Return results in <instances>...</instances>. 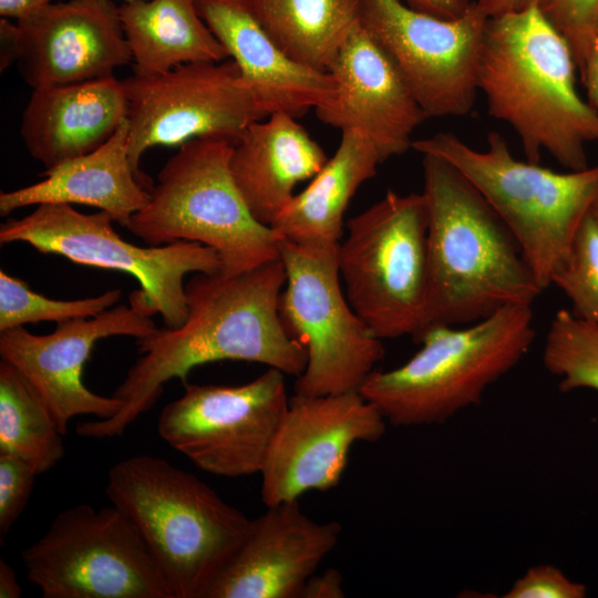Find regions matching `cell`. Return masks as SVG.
Returning <instances> with one entry per match:
<instances>
[{
    "mask_svg": "<svg viewBox=\"0 0 598 598\" xmlns=\"http://www.w3.org/2000/svg\"><path fill=\"white\" fill-rule=\"evenodd\" d=\"M38 472L27 461L0 452V540L22 514L30 498Z\"/></svg>",
    "mask_w": 598,
    "mask_h": 598,
    "instance_id": "1f68e13d",
    "label": "cell"
},
{
    "mask_svg": "<svg viewBox=\"0 0 598 598\" xmlns=\"http://www.w3.org/2000/svg\"><path fill=\"white\" fill-rule=\"evenodd\" d=\"M488 17L473 1L465 14L443 19L401 0H360V22L382 45L426 117L471 112Z\"/></svg>",
    "mask_w": 598,
    "mask_h": 598,
    "instance_id": "5bb4252c",
    "label": "cell"
},
{
    "mask_svg": "<svg viewBox=\"0 0 598 598\" xmlns=\"http://www.w3.org/2000/svg\"><path fill=\"white\" fill-rule=\"evenodd\" d=\"M537 0H475L477 7L488 17L515 12L536 4Z\"/></svg>",
    "mask_w": 598,
    "mask_h": 598,
    "instance_id": "f35d334b",
    "label": "cell"
},
{
    "mask_svg": "<svg viewBox=\"0 0 598 598\" xmlns=\"http://www.w3.org/2000/svg\"><path fill=\"white\" fill-rule=\"evenodd\" d=\"M112 221L104 210L83 214L70 204H40L29 215L1 224L0 244L21 241L41 254L132 275L140 288L131 293L130 305L150 317L159 313L167 328L181 327L188 316L185 276L219 272L218 252L186 240L140 247L125 241Z\"/></svg>",
    "mask_w": 598,
    "mask_h": 598,
    "instance_id": "9c48e42d",
    "label": "cell"
},
{
    "mask_svg": "<svg viewBox=\"0 0 598 598\" xmlns=\"http://www.w3.org/2000/svg\"><path fill=\"white\" fill-rule=\"evenodd\" d=\"M427 204V289L413 340L436 326L470 324L543 289L507 226L477 188L445 159L422 155Z\"/></svg>",
    "mask_w": 598,
    "mask_h": 598,
    "instance_id": "7a4b0ae2",
    "label": "cell"
},
{
    "mask_svg": "<svg viewBox=\"0 0 598 598\" xmlns=\"http://www.w3.org/2000/svg\"><path fill=\"white\" fill-rule=\"evenodd\" d=\"M21 595L22 589L13 568L4 559H0V598H19Z\"/></svg>",
    "mask_w": 598,
    "mask_h": 598,
    "instance_id": "ab89813d",
    "label": "cell"
},
{
    "mask_svg": "<svg viewBox=\"0 0 598 598\" xmlns=\"http://www.w3.org/2000/svg\"><path fill=\"white\" fill-rule=\"evenodd\" d=\"M597 35H598V21H597Z\"/></svg>",
    "mask_w": 598,
    "mask_h": 598,
    "instance_id": "7bdbcfd3",
    "label": "cell"
},
{
    "mask_svg": "<svg viewBox=\"0 0 598 598\" xmlns=\"http://www.w3.org/2000/svg\"><path fill=\"white\" fill-rule=\"evenodd\" d=\"M251 11L295 62L328 72L360 23V0H246Z\"/></svg>",
    "mask_w": 598,
    "mask_h": 598,
    "instance_id": "484cf974",
    "label": "cell"
},
{
    "mask_svg": "<svg viewBox=\"0 0 598 598\" xmlns=\"http://www.w3.org/2000/svg\"><path fill=\"white\" fill-rule=\"evenodd\" d=\"M328 72L336 90L329 102L315 110L321 122L363 134L383 162L412 147L413 132L427 117L390 55L361 22Z\"/></svg>",
    "mask_w": 598,
    "mask_h": 598,
    "instance_id": "ac0fdd59",
    "label": "cell"
},
{
    "mask_svg": "<svg viewBox=\"0 0 598 598\" xmlns=\"http://www.w3.org/2000/svg\"><path fill=\"white\" fill-rule=\"evenodd\" d=\"M286 279L280 258L235 276L196 274L185 285L186 321L136 340L142 355L113 394L122 401L121 410L110 419L80 423L76 433L90 439L122 435L155 404L165 383L174 378L185 382L205 363L241 360L299 377L307 351L279 315Z\"/></svg>",
    "mask_w": 598,
    "mask_h": 598,
    "instance_id": "6da1fadb",
    "label": "cell"
},
{
    "mask_svg": "<svg viewBox=\"0 0 598 598\" xmlns=\"http://www.w3.org/2000/svg\"><path fill=\"white\" fill-rule=\"evenodd\" d=\"M50 3L51 0H0V16L20 21L38 14Z\"/></svg>",
    "mask_w": 598,
    "mask_h": 598,
    "instance_id": "8d00e7d4",
    "label": "cell"
},
{
    "mask_svg": "<svg viewBox=\"0 0 598 598\" xmlns=\"http://www.w3.org/2000/svg\"><path fill=\"white\" fill-rule=\"evenodd\" d=\"M534 339L530 305L507 306L465 328L432 327L410 360L390 371L373 370L359 392L395 426L441 424L477 404Z\"/></svg>",
    "mask_w": 598,
    "mask_h": 598,
    "instance_id": "5b68a950",
    "label": "cell"
},
{
    "mask_svg": "<svg viewBox=\"0 0 598 598\" xmlns=\"http://www.w3.org/2000/svg\"><path fill=\"white\" fill-rule=\"evenodd\" d=\"M584 584L573 581L551 565L530 567L504 595L505 598H584Z\"/></svg>",
    "mask_w": 598,
    "mask_h": 598,
    "instance_id": "d6a6232c",
    "label": "cell"
},
{
    "mask_svg": "<svg viewBox=\"0 0 598 598\" xmlns=\"http://www.w3.org/2000/svg\"><path fill=\"white\" fill-rule=\"evenodd\" d=\"M420 154L458 169L497 213L543 290L568 260L576 235L598 200V162L559 173L515 158L498 132L478 151L450 132L412 142Z\"/></svg>",
    "mask_w": 598,
    "mask_h": 598,
    "instance_id": "8992f818",
    "label": "cell"
},
{
    "mask_svg": "<svg viewBox=\"0 0 598 598\" xmlns=\"http://www.w3.org/2000/svg\"><path fill=\"white\" fill-rule=\"evenodd\" d=\"M127 118L95 151L44 171L45 178L0 194V215L40 204H81L109 213L123 226L146 206L150 188L133 171L127 155Z\"/></svg>",
    "mask_w": 598,
    "mask_h": 598,
    "instance_id": "603a6c76",
    "label": "cell"
},
{
    "mask_svg": "<svg viewBox=\"0 0 598 598\" xmlns=\"http://www.w3.org/2000/svg\"><path fill=\"white\" fill-rule=\"evenodd\" d=\"M551 285L569 299L573 313L598 327V223L590 213L574 240L568 260Z\"/></svg>",
    "mask_w": 598,
    "mask_h": 598,
    "instance_id": "f546056e",
    "label": "cell"
},
{
    "mask_svg": "<svg viewBox=\"0 0 598 598\" xmlns=\"http://www.w3.org/2000/svg\"><path fill=\"white\" fill-rule=\"evenodd\" d=\"M0 70L1 72L8 69L13 62H17L19 50L16 33V23L2 18L0 21Z\"/></svg>",
    "mask_w": 598,
    "mask_h": 598,
    "instance_id": "74e56055",
    "label": "cell"
},
{
    "mask_svg": "<svg viewBox=\"0 0 598 598\" xmlns=\"http://www.w3.org/2000/svg\"><path fill=\"white\" fill-rule=\"evenodd\" d=\"M118 12L135 73L230 59L198 14L195 0H136L121 4Z\"/></svg>",
    "mask_w": 598,
    "mask_h": 598,
    "instance_id": "d4e9b609",
    "label": "cell"
},
{
    "mask_svg": "<svg viewBox=\"0 0 598 598\" xmlns=\"http://www.w3.org/2000/svg\"><path fill=\"white\" fill-rule=\"evenodd\" d=\"M591 214L592 216L595 217L596 221L598 223V200L597 203L595 204L592 210H591Z\"/></svg>",
    "mask_w": 598,
    "mask_h": 598,
    "instance_id": "60d3db41",
    "label": "cell"
},
{
    "mask_svg": "<svg viewBox=\"0 0 598 598\" xmlns=\"http://www.w3.org/2000/svg\"><path fill=\"white\" fill-rule=\"evenodd\" d=\"M343 577L339 570L329 568L323 573L311 575L305 582L299 598H343Z\"/></svg>",
    "mask_w": 598,
    "mask_h": 598,
    "instance_id": "836d02e7",
    "label": "cell"
},
{
    "mask_svg": "<svg viewBox=\"0 0 598 598\" xmlns=\"http://www.w3.org/2000/svg\"><path fill=\"white\" fill-rule=\"evenodd\" d=\"M157 330L152 317L120 305L92 318L58 323L49 334H33L23 326L0 331V355L24 375L65 435L73 417L105 420L123 406L114 395L96 394L83 382V369L95 343L114 336L143 339Z\"/></svg>",
    "mask_w": 598,
    "mask_h": 598,
    "instance_id": "2e32d148",
    "label": "cell"
},
{
    "mask_svg": "<svg viewBox=\"0 0 598 598\" xmlns=\"http://www.w3.org/2000/svg\"><path fill=\"white\" fill-rule=\"evenodd\" d=\"M338 247L279 240L287 276L279 315L289 336L307 351L305 371L293 385L298 395L359 391L385 353L381 339L343 296Z\"/></svg>",
    "mask_w": 598,
    "mask_h": 598,
    "instance_id": "30bf717a",
    "label": "cell"
},
{
    "mask_svg": "<svg viewBox=\"0 0 598 598\" xmlns=\"http://www.w3.org/2000/svg\"><path fill=\"white\" fill-rule=\"evenodd\" d=\"M122 298V290L110 289L96 297L60 300L44 297L27 283L0 270V331L29 322L92 318L114 307Z\"/></svg>",
    "mask_w": 598,
    "mask_h": 598,
    "instance_id": "f1b7e54d",
    "label": "cell"
},
{
    "mask_svg": "<svg viewBox=\"0 0 598 598\" xmlns=\"http://www.w3.org/2000/svg\"><path fill=\"white\" fill-rule=\"evenodd\" d=\"M105 492L140 533L173 598H204L250 528L251 519L210 486L161 457L117 462Z\"/></svg>",
    "mask_w": 598,
    "mask_h": 598,
    "instance_id": "277c9868",
    "label": "cell"
},
{
    "mask_svg": "<svg viewBox=\"0 0 598 598\" xmlns=\"http://www.w3.org/2000/svg\"><path fill=\"white\" fill-rule=\"evenodd\" d=\"M18 68L34 89L114 75L132 62L118 7L111 0L50 3L16 22Z\"/></svg>",
    "mask_w": 598,
    "mask_h": 598,
    "instance_id": "e0dca14e",
    "label": "cell"
},
{
    "mask_svg": "<svg viewBox=\"0 0 598 598\" xmlns=\"http://www.w3.org/2000/svg\"><path fill=\"white\" fill-rule=\"evenodd\" d=\"M578 72L587 91L588 103L598 114V35L592 41Z\"/></svg>",
    "mask_w": 598,
    "mask_h": 598,
    "instance_id": "d590c367",
    "label": "cell"
},
{
    "mask_svg": "<svg viewBox=\"0 0 598 598\" xmlns=\"http://www.w3.org/2000/svg\"><path fill=\"white\" fill-rule=\"evenodd\" d=\"M234 142L198 137L162 167L150 200L126 229L148 246L178 240L214 248L220 274L235 276L279 258L278 234L250 213L231 176Z\"/></svg>",
    "mask_w": 598,
    "mask_h": 598,
    "instance_id": "52a82bcc",
    "label": "cell"
},
{
    "mask_svg": "<svg viewBox=\"0 0 598 598\" xmlns=\"http://www.w3.org/2000/svg\"><path fill=\"white\" fill-rule=\"evenodd\" d=\"M126 118L124 85L111 75L32 90L20 135L30 156L48 171L95 151Z\"/></svg>",
    "mask_w": 598,
    "mask_h": 598,
    "instance_id": "44dd1931",
    "label": "cell"
},
{
    "mask_svg": "<svg viewBox=\"0 0 598 598\" xmlns=\"http://www.w3.org/2000/svg\"><path fill=\"white\" fill-rule=\"evenodd\" d=\"M536 4L570 45L579 71L597 35L598 0H537Z\"/></svg>",
    "mask_w": 598,
    "mask_h": 598,
    "instance_id": "4dcf8cb0",
    "label": "cell"
},
{
    "mask_svg": "<svg viewBox=\"0 0 598 598\" xmlns=\"http://www.w3.org/2000/svg\"><path fill=\"white\" fill-rule=\"evenodd\" d=\"M576 71L570 45L537 4L488 18L477 89L489 115L516 132L526 161L547 152L569 171L589 166L598 114L580 96Z\"/></svg>",
    "mask_w": 598,
    "mask_h": 598,
    "instance_id": "3957f363",
    "label": "cell"
},
{
    "mask_svg": "<svg viewBox=\"0 0 598 598\" xmlns=\"http://www.w3.org/2000/svg\"><path fill=\"white\" fill-rule=\"evenodd\" d=\"M383 159L363 134L341 132L332 157L312 182L296 194L270 227L282 239L312 247H337L343 235V215L357 189L375 176Z\"/></svg>",
    "mask_w": 598,
    "mask_h": 598,
    "instance_id": "cb8c5ba5",
    "label": "cell"
},
{
    "mask_svg": "<svg viewBox=\"0 0 598 598\" xmlns=\"http://www.w3.org/2000/svg\"><path fill=\"white\" fill-rule=\"evenodd\" d=\"M385 419L359 391L320 396L295 394L269 447L261 474L266 506L336 487L357 442H375Z\"/></svg>",
    "mask_w": 598,
    "mask_h": 598,
    "instance_id": "9a60e30c",
    "label": "cell"
},
{
    "mask_svg": "<svg viewBox=\"0 0 598 598\" xmlns=\"http://www.w3.org/2000/svg\"><path fill=\"white\" fill-rule=\"evenodd\" d=\"M427 204L392 190L347 223L340 278L355 313L379 339L419 334L427 289Z\"/></svg>",
    "mask_w": 598,
    "mask_h": 598,
    "instance_id": "ba28073f",
    "label": "cell"
},
{
    "mask_svg": "<svg viewBox=\"0 0 598 598\" xmlns=\"http://www.w3.org/2000/svg\"><path fill=\"white\" fill-rule=\"evenodd\" d=\"M328 158L297 117L278 112L245 130L234 143L229 167L252 216L270 226L296 195V185L313 178Z\"/></svg>",
    "mask_w": 598,
    "mask_h": 598,
    "instance_id": "7402d4cb",
    "label": "cell"
},
{
    "mask_svg": "<svg viewBox=\"0 0 598 598\" xmlns=\"http://www.w3.org/2000/svg\"><path fill=\"white\" fill-rule=\"evenodd\" d=\"M543 363L559 379L560 391L598 392V327L570 310L557 311L545 338Z\"/></svg>",
    "mask_w": 598,
    "mask_h": 598,
    "instance_id": "83f0119b",
    "label": "cell"
},
{
    "mask_svg": "<svg viewBox=\"0 0 598 598\" xmlns=\"http://www.w3.org/2000/svg\"><path fill=\"white\" fill-rule=\"evenodd\" d=\"M132 1H136V0H124V2H132Z\"/></svg>",
    "mask_w": 598,
    "mask_h": 598,
    "instance_id": "b9f144b4",
    "label": "cell"
},
{
    "mask_svg": "<svg viewBox=\"0 0 598 598\" xmlns=\"http://www.w3.org/2000/svg\"><path fill=\"white\" fill-rule=\"evenodd\" d=\"M127 100V155L142 183H153L140 168L145 151L182 145L198 137L234 143L254 122L267 116L247 87L233 59L190 62L156 74L135 73L122 81Z\"/></svg>",
    "mask_w": 598,
    "mask_h": 598,
    "instance_id": "7c38bea8",
    "label": "cell"
},
{
    "mask_svg": "<svg viewBox=\"0 0 598 598\" xmlns=\"http://www.w3.org/2000/svg\"><path fill=\"white\" fill-rule=\"evenodd\" d=\"M283 375L269 368L241 385L187 384L161 411L158 434L205 472L260 473L289 404Z\"/></svg>",
    "mask_w": 598,
    "mask_h": 598,
    "instance_id": "4fadbf2b",
    "label": "cell"
},
{
    "mask_svg": "<svg viewBox=\"0 0 598 598\" xmlns=\"http://www.w3.org/2000/svg\"><path fill=\"white\" fill-rule=\"evenodd\" d=\"M21 560L44 598H173L140 533L114 505L60 512Z\"/></svg>",
    "mask_w": 598,
    "mask_h": 598,
    "instance_id": "8fae6325",
    "label": "cell"
},
{
    "mask_svg": "<svg viewBox=\"0 0 598 598\" xmlns=\"http://www.w3.org/2000/svg\"><path fill=\"white\" fill-rule=\"evenodd\" d=\"M63 434L48 405L24 375L0 361V452L30 463L38 474L64 455Z\"/></svg>",
    "mask_w": 598,
    "mask_h": 598,
    "instance_id": "4316f807",
    "label": "cell"
},
{
    "mask_svg": "<svg viewBox=\"0 0 598 598\" xmlns=\"http://www.w3.org/2000/svg\"><path fill=\"white\" fill-rule=\"evenodd\" d=\"M200 18L227 50L268 115L302 116L333 96L329 72L291 60L258 21L246 0H195Z\"/></svg>",
    "mask_w": 598,
    "mask_h": 598,
    "instance_id": "ffe728a7",
    "label": "cell"
},
{
    "mask_svg": "<svg viewBox=\"0 0 598 598\" xmlns=\"http://www.w3.org/2000/svg\"><path fill=\"white\" fill-rule=\"evenodd\" d=\"M341 530L308 517L298 499L267 506L204 598H299Z\"/></svg>",
    "mask_w": 598,
    "mask_h": 598,
    "instance_id": "d6986e66",
    "label": "cell"
},
{
    "mask_svg": "<svg viewBox=\"0 0 598 598\" xmlns=\"http://www.w3.org/2000/svg\"><path fill=\"white\" fill-rule=\"evenodd\" d=\"M410 8L443 19L462 17L471 8V0H401Z\"/></svg>",
    "mask_w": 598,
    "mask_h": 598,
    "instance_id": "e575fe53",
    "label": "cell"
}]
</instances>
